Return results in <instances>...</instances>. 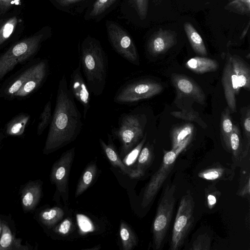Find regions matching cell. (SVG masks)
<instances>
[{
	"instance_id": "6da1fadb",
	"label": "cell",
	"mask_w": 250,
	"mask_h": 250,
	"mask_svg": "<svg viewBox=\"0 0 250 250\" xmlns=\"http://www.w3.org/2000/svg\"><path fill=\"white\" fill-rule=\"evenodd\" d=\"M83 125L81 114L63 74L59 82L55 109L43 153L48 154L75 140Z\"/></svg>"
},
{
	"instance_id": "7a4b0ae2",
	"label": "cell",
	"mask_w": 250,
	"mask_h": 250,
	"mask_svg": "<svg viewBox=\"0 0 250 250\" xmlns=\"http://www.w3.org/2000/svg\"><path fill=\"white\" fill-rule=\"evenodd\" d=\"M80 62L89 92L99 96L105 87L108 61L100 42L87 36L82 42L80 51Z\"/></svg>"
},
{
	"instance_id": "3957f363",
	"label": "cell",
	"mask_w": 250,
	"mask_h": 250,
	"mask_svg": "<svg viewBox=\"0 0 250 250\" xmlns=\"http://www.w3.org/2000/svg\"><path fill=\"white\" fill-rule=\"evenodd\" d=\"M146 123V115L138 110L121 115L118 125L112 130V135L121 143V157H125L141 140Z\"/></svg>"
},
{
	"instance_id": "277c9868",
	"label": "cell",
	"mask_w": 250,
	"mask_h": 250,
	"mask_svg": "<svg viewBox=\"0 0 250 250\" xmlns=\"http://www.w3.org/2000/svg\"><path fill=\"white\" fill-rule=\"evenodd\" d=\"M44 39L42 34L28 37L14 44L0 55V81L18 64L31 60L36 54Z\"/></svg>"
},
{
	"instance_id": "5b68a950",
	"label": "cell",
	"mask_w": 250,
	"mask_h": 250,
	"mask_svg": "<svg viewBox=\"0 0 250 250\" xmlns=\"http://www.w3.org/2000/svg\"><path fill=\"white\" fill-rule=\"evenodd\" d=\"M175 184H167L162 191L152 225L154 248L159 249L166 237L172 217L176 201Z\"/></svg>"
},
{
	"instance_id": "8992f818",
	"label": "cell",
	"mask_w": 250,
	"mask_h": 250,
	"mask_svg": "<svg viewBox=\"0 0 250 250\" xmlns=\"http://www.w3.org/2000/svg\"><path fill=\"white\" fill-rule=\"evenodd\" d=\"M194 202L192 195H183L179 205L173 224L170 243L171 250H178L183 246L193 224Z\"/></svg>"
},
{
	"instance_id": "52a82bcc",
	"label": "cell",
	"mask_w": 250,
	"mask_h": 250,
	"mask_svg": "<svg viewBox=\"0 0 250 250\" xmlns=\"http://www.w3.org/2000/svg\"><path fill=\"white\" fill-rule=\"evenodd\" d=\"M163 90L161 84L145 79L128 82L117 91L113 100L118 104H129L151 98Z\"/></svg>"
},
{
	"instance_id": "ba28073f",
	"label": "cell",
	"mask_w": 250,
	"mask_h": 250,
	"mask_svg": "<svg viewBox=\"0 0 250 250\" xmlns=\"http://www.w3.org/2000/svg\"><path fill=\"white\" fill-rule=\"evenodd\" d=\"M107 37L113 49L129 62L139 65L140 60L136 45L128 32L117 22H105Z\"/></svg>"
},
{
	"instance_id": "9c48e42d",
	"label": "cell",
	"mask_w": 250,
	"mask_h": 250,
	"mask_svg": "<svg viewBox=\"0 0 250 250\" xmlns=\"http://www.w3.org/2000/svg\"><path fill=\"white\" fill-rule=\"evenodd\" d=\"M179 155L175 150L165 151L159 168L151 176L144 190L141 203L143 208L147 207L152 201L172 169Z\"/></svg>"
},
{
	"instance_id": "30bf717a",
	"label": "cell",
	"mask_w": 250,
	"mask_h": 250,
	"mask_svg": "<svg viewBox=\"0 0 250 250\" xmlns=\"http://www.w3.org/2000/svg\"><path fill=\"white\" fill-rule=\"evenodd\" d=\"M75 154V147L63 153L53 164L50 175L51 183L62 195L67 191L69 174Z\"/></svg>"
},
{
	"instance_id": "8fae6325",
	"label": "cell",
	"mask_w": 250,
	"mask_h": 250,
	"mask_svg": "<svg viewBox=\"0 0 250 250\" xmlns=\"http://www.w3.org/2000/svg\"><path fill=\"white\" fill-rule=\"evenodd\" d=\"M221 81L228 107L232 113L235 112L236 96L239 94L241 87L233 70L229 55L223 69Z\"/></svg>"
},
{
	"instance_id": "7c38bea8",
	"label": "cell",
	"mask_w": 250,
	"mask_h": 250,
	"mask_svg": "<svg viewBox=\"0 0 250 250\" xmlns=\"http://www.w3.org/2000/svg\"><path fill=\"white\" fill-rule=\"evenodd\" d=\"M69 89L74 99L82 105L83 116L85 119L90 107V99L89 90L82 74L80 62L71 74Z\"/></svg>"
},
{
	"instance_id": "4fadbf2b",
	"label": "cell",
	"mask_w": 250,
	"mask_h": 250,
	"mask_svg": "<svg viewBox=\"0 0 250 250\" xmlns=\"http://www.w3.org/2000/svg\"><path fill=\"white\" fill-rule=\"evenodd\" d=\"M171 82L178 95L191 98L199 104H204L205 94L193 80L185 75L173 74Z\"/></svg>"
},
{
	"instance_id": "5bb4252c",
	"label": "cell",
	"mask_w": 250,
	"mask_h": 250,
	"mask_svg": "<svg viewBox=\"0 0 250 250\" xmlns=\"http://www.w3.org/2000/svg\"><path fill=\"white\" fill-rule=\"evenodd\" d=\"M177 42L176 33L170 30L159 29L149 39L146 49L152 56L164 54L174 46Z\"/></svg>"
},
{
	"instance_id": "9a60e30c",
	"label": "cell",
	"mask_w": 250,
	"mask_h": 250,
	"mask_svg": "<svg viewBox=\"0 0 250 250\" xmlns=\"http://www.w3.org/2000/svg\"><path fill=\"white\" fill-rule=\"evenodd\" d=\"M39 61L30 64L20 73L6 81L0 87V97L7 100L14 99L18 91L37 69Z\"/></svg>"
},
{
	"instance_id": "2e32d148",
	"label": "cell",
	"mask_w": 250,
	"mask_h": 250,
	"mask_svg": "<svg viewBox=\"0 0 250 250\" xmlns=\"http://www.w3.org/2000/svg\"><path fill=\"white\" fill-rule=\"evenodd\" d=\"M42 189V182L40 180H30L20 187L21 205L24 213L35 209L41 199Z\"/></svg>"
},
{
	"instance_id": "e0dca14e",
	"label": "cell",
	"mask_w": 250,
	"mask_h": 250,
	"mask_svg": "<svg viewBox=\"0 0 250 250\" xmlns=\"http://www.w3.org/2000/svg\"><path fill=\"white\" fill-rule=\"evenodd\" d=\"M48 70V61L46 60L40 61L37 69L18 91L14 99L27 98L37 90L45 81Z\"/></svg>"
},
{
	"instance_id": "ac0fdd59",
	"label": "cell",
	"mask_w": 250,
	"mask_h": 250,
	"mask_svg": "<svg viewBox=\"0 0 250 250\" xmlns=\"http://www.w3.org/2000/svg\"><path fill=\"white\" fill-rule=\"evenodd\" d=\"M22 240L16 237V231L11 215L5 216L0 236V250H29V244L22 245Z\"/></svg>"
},
{
	"instance_id": "d6986e66",
	"label": "cell",
	"mask_w": 250,
	"mask_h": 250,
	"mask_svg": "<svg viewBox=\"0 0 250 250\" xmlns=\"http://www.w3.org/2000/svg\"><path fill=\"white\" fill-rule=\"evenodd\" d=\"M194 125L190 123L173 128L171 132V149L180 154L190 143Z\"/></svg>"
},
{
	"instance_id": "ffe728a7",
	"label": "cell",
	"mask_w": 250,
	"mask_h": 250,
	"mask_svg": "<svg viewBox=\"0 0 250 250\" xmlns=\"http://www.w3.org/2000/svg\"><path fill=\"white\" fill-rule=\"evenodd\" d=\"M64 211L59 207L38 209L34 218L41 225L51 229L62 218Z\"/></svg>"
},
{
	"instance_id": "44dd1931",
	"label": "cell",
	"mask_w": 250,
	"mask_h": 250,
	"mask_svg": "<svg viewBox=\"0 0 250 250\" xmlns=\"http://www.w3.org/2000/svg\"><path fill=\"white\" fill-rule=\"evenodd\" d=\"M233 70L237 76L240 87L250 91V70L247 62L240 57L229 54Z\"/></svg>"
},
{
	"instance_id": "7402d4cb",
	"label": "cell",
	"mask_w": 250,
	"mask_h": 250,
	"mask_svg": "<svg viewBox=\"0 0 250 250\" xmlns=\"http://www.w3.org/2000/svg\"><path fill=\"white\" fill-rule=\"evenodd\" d=\"M154 157L152 146L147 143L142 147L137 160L135 168L129 177L131 178H139L143 176L146 170L151 164Z\"/></svg>"
},
{
	"instance_id": "603a6c76",
	"label": "cell",
	"mask_w": 250,
	"mask_h": 250,
	"mask_svg": "<svg viewBox=\"0 0 250 250\" xmlns=\"http://www.w3.org/2000/svg\"><path fill=\"white\" fill-rule=\"evenodd\" d=\"M108 137L107 144L102 139H99V142L104 153L113 167L119 168L123 173L129 176L133 169L129 168L124 164L113 146L111 135L108 134Z\"/></svg>"
},
{
	"instance_id": "cb8c5ba5",
	"label": "cell",
	"mask_w": 250,
	"mask_h": 250,
	"mask_svg": "<svg viewBox=\"0 0 250 250\" xmlns=\"http://www.w3.org/2000/svg\"><path fill=\"white\" fill-rule=\"evenodd\" d=\"M31 116L27 113H20L13 117L5 125L4 134L7 136L21 137L24 133Z\"/></svg>"
},
{
	"instance_id": "d4e9b609",
	"label": "cell",
	"mask_w": 250,
	"mask_h": 250,
	"mask_svg": "<svg viewBox=\"0 0 250 250\" xmlns=\"http://www.w3.org/2000/svg\"><path fill=\"white\" fill-rule=\"evenodd\" d=\"M186 67L194 73L204 74L216 71L218 68L217 62L206 57H194L185 63Z\"/></svg>"
},
{
	"instance_id": "484cf974",
	"label": "cell",
	"mask_w": 250,
	"mask_h": 250,
	"mask_svg": "<svg viewBox=\"0 0 250 250\" xmlns=\"http://www.w3.org/2000/svg\"><path fill=\"white\" fill-rule=\"evenodd\" d=\"M184 29L191 47L197 54L206 57L208 52L204 41L194 26L189 22L184 24Z\"/></svg>"
},
{
	"instance_id": "4316f807",
	"label": "cell",
	"mask_w": 250,
	"mask_h": 250,
	"mask_svg": "<svg viewBox=\"0 0 250 250\" xmlns=\"http://www.w3.org/2000/svg\"><path fill=\"white\" fill-rule=\"evenodd\" d=\"M97 172V167L95 163H92L87 166L77 186L75 194L76 198L81 195L89 188L95 179Z\"/></svg>"
},
{
	"instance_id": "83f0119b",
	"label": "cell",
	"mask_w": 250,
	"mask_h": 250,
	"mask_svg": "<svg viewBox=\"0 0 250 250\" xmlns=\"http://www.w3.org/2000/svg\"><path fill=\"white\" fill-rule=\"evenodd\" d=\"M229 149L232 152L235 160L238 161L247 156L242 149L240 129L237 125L233 126L232 130L229 136Z\"/></svg>"
},
{
	"instance_id": "f1b7e54d",
	"label": "cell",
	"mask_w": 250,
	"mask_h": 250,
	"mask_svg": "<svg viewBox=\"0 0 250 250\" xmlns=\"http://www.w3.org/2000/svg\"><path fill=\"white\" fill-rule=\"evenodd\" d=\"M120 236L124 250H131L137 245L138 239L135 233L124 221L120 223Z\"/></svg>"
},
{
	"instance_id": "f546056e",
	"label": "cell",
	"mask_w": 250,
	"mask_h": 250,
	"mask_svg": "<svg viewBox=\"0 0 250 250\" xmlns=\"http://www.w3.org/2000/svg\"><path fill=\"white\" fill-rule=\"evenodd\" d=\"M233 124L230 115V110L228 107L222 112L220 129L224 142L228 149H229V139L230 134L232 130Z\"/></svg>"
},
{
	"instance_id": "4dcf8cb0",
	"label": "cell",
	"mask_w": 250,
	"mask_h": 250,
	"mask_svg": "<svg viewBox=\"0 0 250 250\" xmlns=\"http://www.w3.org/2000/svg\"><path fill=\"white\" fill-rule=\"evenodd\" d=\"M227 174V169L221 166H216L200 171L198 176L201 179L214 181L222 179Z\"/></svg>"
},
{
	"instance_id": "1f68e13d",
	"label": "cell",
	"mask_w": 250,
	"mask_h": 250,
	"mask_svg": "<svg viewBox=\"0 0 250 250\" xmlns=\"http://www.w3.org/2000/svg\"><path fill=\"white\" fill-rule=\"evenodd\" d=\"M51 112V102L50 100H49L44 105L43 109L40 114L37 128V133L38 136L42 135L44 130L50 125L52 117Z\"/></svg>"
},
{
	"instance_id": "d6a6232c",
	"label": "cell",
	"mask_w": 250,
	"mask_h": 250,
	"mask_svg": "<svg viewBox=\"0 0 250 250\" xmlns=\"http://www.w3.org/2000/svg\"><path fill=\"white\" fill-rule=\"evenodd\" d=\"M225 9L240 15L249 16L250 0H230Z\"/></svg>"
},
{
	"instance_id": "836d02e7",
	"label": "cell",
	"mask_w": 250,
	"mask_h": 250,
	"mask_svg": "<svg viewBox=\"0 0 250 250\" xmlns=\"http://www.w3.org/2000/svg\"><path fill=\"white\" fill-rule=\"evenodd\" d=\"M170 114L177 118L195 122L199 124L202 127L206 128L207 125L199 116L198 112L193 109H182L179 111H173Z\"/></svg>"
},
{
	"instance_id": "e575fe53",
	"label": "cell",
	"mask_w": 250,
	"mask_h": 250,
	"mask_svg": "<svg viewBox=\"0 0 250 250\" xmlns=\"http://www.w3.org/2000/svg\"><path fill=\"white\" fill-rule=\"evenodd\" d=\"M17 23V18L14 16L5 21L0 27V46L11 36Z\"/></svg>"
},
{
	"instance_id": "d590c367",
	"label": "cell",
	"mask_w": 250,
	"mask_h": 250,
	"mask_svg": "<svg viewBox=\"0 0 250 250\" xmlns=\"http://www.w3.org/2000/svg\"><path fill=\"white\" fill-rule=\"evenodd\" d=\"M117 0H96L89 13V18L94 19L105 13Z\"/></svg>"
},
{
	"instance_id": "8d00e7d4",
	"label": "cell",
	"mask_w": 250,
	"mask_h": 250,
	"mask_svg": "<svg viewBox=\"0 0 250 250\" xmlns=\"http://www.w3.org/2000/svg\"><path fill=\"white\" fill-rule=\"evenodd\" d=\"M146 138L147 133H145L139 143L124 157L122 161L126 166L128 167L136 162Z\"/></svg>"
},
{
	"instance_id": "74e56055",
	"label": "cell",
	"mask_w": 250,
	"mask_h": 250,
	"mask_svg": "<svg viewBox=\"0 0 250 250\" xmlns=\"http://www.w3.org/2000/svg\"><path fill=\"white\" fill-rule=\"evenodd\" d=\"M211 238L207 234L199 235L193 242L190 250H209L210 249Z\"/></svg>"
},
{
	"instance_id": "f35d334b",
	"label": "cell",
	"mask_w": 250,
	"mask_h": 250,
	"mask_svg": "<svg viewBox=\"0 0 250 250\" xmlns=\"http://www.w3.org/2000/svg\"><path fill=\"white\" fill-rule=\"evenodd\" d=\"M237 195L249 198L250 194V178L249 170L241 176Z\"/></svg>"
},
{
	"instance_id": "ab89813d",
	"label": "cell",
	"mask_w": 250,
	"mask_h": 250,
	"mask_svg": "<svg viewBox=\"0 0 250 250\" xmlns=\"http://www.w3.org/2000/svg\"><path fill=\"white\" fill-rule=\"evenodd\" d=\"M74 228L72 220L67 217L56 227H54L53 231L61 236H66L71 233Z\"/></svg>"
},
{
	"instance_id": "60d3db41",
	"label": "cell",
	"mask_w": 250,
	"mask_h": 250,
	"mask_svg": "<svg viewBox=\"0 0 250 250\" xmlns=\"http://www.w3.org/2000/svg\"><path fill=\"white\" fill-rule=\"evenodd\" d=\"M205 194L207 207L211 209L214 207L221 193L215 187L210 186L206 188Z\"/></svg>"
},
{
	"instance_id": "b9f144b4",
	"label": "cell",
	"mask_w": 250,
	"mask_h": 250,
	"mask_svg": "<svg viewBox=\"0 0 250 250\" xmlns=\"http://www.w3.org/2000/svg\"><path fill=\"white\" fill-rule=\"evenodd\" d=\"M77 220L79 230L82 234H85L95 229L93 224L87 216L83 214H77Z\"/></svg>"
},
{
	"instance_id": "7bdbcfd3",
	"label": "cell",
	"mask_w": 250,
	"mask_h": 250,
	"mask_svg": "<svg viewBox=\"0 0 250 250\" xmlns=\"http://www.w3.org/2000/svg\"><path fill=\"white\" fill-rule=\"evenodd\" d=\"M149 0H130L132 6L142 20H145L147 16Z\"/></svg>"
},
{
	"instance_id": "ee69618b",
	"label": "cell",
	"mask_w": 250,
	"mask_h": 250,
	"mask_svg": "<svg viewBox=\"0 0 250 250\" xmlns=\"http://www.w3.org/2000/svg\"><path fill=\"white\" fill-rule=\"evenodd\" d=\"M243 126L244 133L246 138L247 144L246 147V150L250 151V110L248 107L243 120Z\"/></svg>"
},
{
	"instance_id": "f6af8a7d",
	"label": "cell",
	"mask_w": 250,
	"mask_h": 250,
	"mask_svg": "<svg viewBox=\"0 0 250 250\" xmlns=\"http://www.w3.org/2000/svg\"><path fill=\"white\" fill-rule=\"evenodd\" d=\"M18 0H0V14L3 13L15 4Z\"/></svg>"
},
{
	"instance_id": "bcb514c9",
	"label": "cell",
	"mask_w": 250,
	"mask_h": 250,
	"mask_svg": "<svg viewBox=\"0 0 250 250\" xmlns=\"http://www.w3.org/2000/svg\"><path fill=\"white\" fill-rule=\"evenodd\" d=\"M62 6H67L72 4L80 2L83 0H56Z\"/></svg>"
},
{
	"instance_id": "7dc6e473",
	"label": "cell",
	"mask_w": 250,
	"mask_h": 250,
	"mask_svg": "<svg viewBox=\"0 0 250 250\" xmlns=\"http://www.w3.org/2000/svg\"><path fill=\"white\" fill-rule=\"evenodd\" d=\"M249 25H250V21L248 22V23L247 25V26L243 30V32L241 35V37H240L241 39H243L246 35V34L248 31L249 28Z\"/></svg>"
},
{
	"instance_id": "c3c4849f",
	"label": "cell",
	"mask_w": 250,
	"mask_h": 250,
	"mask_svg": "<svg viewBox=\"0 0 250 250\" xmlns=\"http://www.w3.org/2000/svg\"><path fill=\"white\" fill-rule=\"evenodd\" d=\"M5 215L0 214V236L1 233L2 229V224L4 219Z\"/></svg>"
},
{
	"instance_id": "681fc988",
	"label": "cell",
	"mask_w": 250,
	"mask_h": 250,
	"mask_svg": "<svg viewBox=\"0 0 250 250\" xmlns=\"http://www.w3.org/2000/svg\"><path fill=\"white\" fill-rule=\"evenodd\" d=\"M5 137V135L4 133H3V132L0 131V148L1 145V143L2 142V141Z\"/></svg>"
},
{
	"instance_id": "f907efd6",
	"label": "cell",
	"mask_w": 250,
	"mask_h": 250,
	"mask_svg": "<svg viewBox=\"0 0 250 250\" xmlns=\"http://www.w3.org/2000/svg\"><path fill=\"white\" fill-rule=\"evenodd\" d=\"M163 0H153V2L155 4H159Z\"/></svg>"
}]
</instances>
